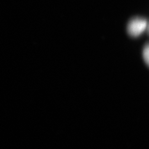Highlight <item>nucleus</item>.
Segmentation results:
<instances>
[{
    "mask_svg": "<svg viewBox=\"0 0 149 149\" xmlns=\"http://www.w3.org/2000/svg\"><path fill=\"white\" fill-rule=\"evenodd\" d=\"M147 26L146 21L142 18H135L129 22L128 32L131 36L138 37L145 30Z\"/></svg>",
    "mask_w": 149,
    "mask_h": 149,
    "instance_id": "obj_1",
    "label": "nucleus"
},
{
    "mask_svg": "<svg viewBox=\"0 0 149 149\" xmlns=\"http://www.w3.org/2000/svg\"><path fill=\"white\" fill-rule=\"evenodd\" d=\"M143 57L145 63L149 66V44L146 45L143 50Z\"/></svg>",
    "mask_w": 149,
    "mask_h": 149,
    "instance_id": "obj_2",
    "label": "nucleus"
}]
</instances>
